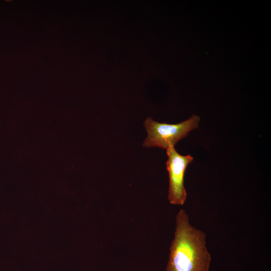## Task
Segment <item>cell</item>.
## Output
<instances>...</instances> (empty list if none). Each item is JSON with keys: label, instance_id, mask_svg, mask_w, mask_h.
I'll use <instances>...</instances> for the list:
<instances>
[{"label": "cell", "instance_id": "cell-1", "mask_svg": "<svg viewBox=\"0 0 271 271\" xmlns=\"http://www.w3.org/2000/svg\"><path fill=\"white\" fill-rule=\"evenodd\" d=\"M205 238V233L192 225L186 211L181 209L176 216L166 271H209L211 254Z\"/></svg>", "mask_w": 271, "mask_h": 271}, {"label": "cell", "instance_id": "cell-2", "mask_svg": "<svg viewBox=\"0 0 271 271\" xmlns=\"http://www.w3.org/2000/svg\"><path fill=\"white\" fill-rule=\"evenodd\" d=\"M199 122L200 117L196 115H193L190 118L175 124L160 123L148 117L144 123L147 137L143 143V146L166 149L174 147L190 131L198 128Z\"/></svg>", "mask_w": 271, "mask_h": 271}, {"label": "cell", "instance_id": "cell-3", "mask_svg": "<svg viewBox=\"0 0 271 271\" xmlns=\"http://www.w3.org/2000/svg\"><path fill=\"white\" fill-rule=\"evenodd\" d=\"M166 162L169 177L168 198L170 204L183 205L186 201L187 193L184 186V176L187 166L193 158L190 155L179 154L174 147L168 148Z\"/></svg>", "mask_w": 271, "mask_h": 271}]
</instances>
